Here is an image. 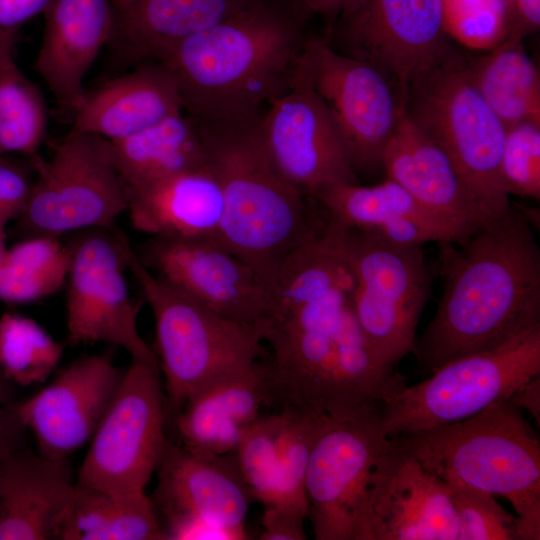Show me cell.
<instances>
[{"label":"cell","instance_id":"cell-18","mask_svg":"<svg viewBox=\"0 0 540 540\" xmlns=\"http://www.w3.org/2000/svg\"><path fill=\"white\" fill-rule=\"evenodd\" d=\"M106 354L78 358L44 388L17 400L14 410L35 438L37 452L55 460L89 443L123 376Z\"/></svg>","mask_w":540,"mask_h":540},{"label":"cell","instance_id":"cell-5","mask_svg":"<svg viewBox=\"0 0 540 540\" xmlns=\"http://www.w3.org/2000/svg\"><path fill=\"white\" fill-rule=\"evenodd\" d=\"M128 271L154 317V352L164 374L168 419L206 387L263 356V331L226 319L171 288L140 261L132 245Z\"/></svg>","mask_w":540,"mask_h":540},{"label":"cell","instance_id":"cell-21","mask_svg":"<svg viewBox=\"0 0 540 540\" xmlns=\"http://www.w3.org/2000/svg\"><path fill=\"white\" fill-rule=\"evenodd\" d=\"M280 400L271 363L260 360L189 399L174 417L180 445L199 454L223 456L236 448L262 408Z\"/></svg>","mask_w":540,"mask_h":540},{"label":"cell","instance_id":"cell-23","mask_svg":"<svg viewBox=\"0 0 540 540\" xmlns=\"http://www.w3.org/2000/svg\"><path fill=\"white\" fill-rule=\"evenodd\" d=\"M75 486L69 460L17 448L2 477L0 540L58 539Z\"/></svg>","mask_w":540,"mask_h":540},{"label":"cell","instance_id":"cell-38","mask_svg":"<svg viewBox=\"0 0 540 540\" xmlns=\"http://www.w3.org/2000/svg\"><path fill=\"white\" fill-rule=\"evenodd\" d=\"M499 175L505 193L540 198V124L524 121L506 127Z\"/></svg>","mask_w":540,"mask_h":540},{"label":"cell","instance_id":"cell-15","mask_svg":"<svg viewBox=\"0 0 540 540\" xmlns=\"http://www.w3.org/2000/svg\"><path fill=\"white\" fill-rule=\"evenodd\" d=\"M140 261L184 296L265 338L274 314L271 287L217 237H150L135 249Z\"/></svg>","mask_w":540,"mask_h":540},{"label":"cell","instance_id":"cell-45","mask_svg":"<svg viewBox=\"0 0 540 540\" xmlns=\"http://www.w3.org/2000/svg\"><path fill=\"white\" fill-rule=\"evenodd\" d=\"M355 0H303V4L311 12L324 16H339Z\"/></svg>","mask_w":540,"mask_h":540},{"label":"cell","instance_id":"cell-12","mask_svg":"<svg viewBox=\"0 0 540 540\" xmlns=\"http://www.w3.org/2000/svg\"><path fill=\"white\" fill-rule=\"evenodd\" d=\"M167 420L159 366L131 360L89 441L77 483L113 491H145L169 441Z\"/></svg>","mask_w":540,"mask_h":540},{"label":"cell","instance_id":"cell-13","mask_svg":"<svg viewBox=\"0 0 540 540\" xmlns=\"http://www.w3.org/2000/svg\"><path fill=\"white\" fill-rule=\"evenodd\" d=\"M339 16L334 49L381 70L404 98L415 79L464 59L444 30L441 0H355Z\"/></svg>","mask_w":540,"mask_h":540},{"label":"cell","instance_id":"cell-4","mask_svg":"<svg viewBox=\"0 0 540 540\" xmlns=\"http://www.w3.org/2000/svg\"><path fill=\"white\" fill-rule=\"evenodd\" d=\"M391 438L445 483L506 498L518 539H540V442L510 398L465 420Z\"/></svg>","mask_w":540,"mask_h":540},{"label":"cell","instance_id":"cell-22","mask_svg":"<svg viewBox=\"0 0 540 540\" xmlns=\"http://www.w3.org/2000/svg\"><path fill=\"white\" fill-rule=\"evenodd\" d=\"M381 166L431 211L472 230L492 217L476 199L446 152L407 116L405 110L387 142Z\"/></svg>","mask_w":540,"mask_h":540},{"label":"cell","instance_id":"cell-3","mask_svg":"<svg viewBox=\"0 0 540 540\" xmlns=\"http://www.w3.org/2000/svg\"><path fill=\"white\" fill-rule=\"evenodd\" d=\"M258 118L199 123L207 165L224 199L218 239L272 287L285 257L321 234L328 218L277 169Z\"/></svg>","mask_w":540,"mask_h":540},{"label":"cell","instance_id":"cell-35","mask_svg":"<svg viewBox=\"0 0 540 540\" xmlns=\"http://www.w3.org/2000/svg\"><path fill=\"white\" fill-rule=\"evenodd\" d=\"M281 413L260 416L243 432L232 452L253 500L263 506L274 496Z\"/></svg>","mask_w":540,"mask_h":540},{"label":"cell","instance_id":"cell-29","mask_svg":"<svg viewBox=\"0 0 540 540\" xmlns=\"http://www.w3.org/2000/svg\"><path fill=\"white\" fill-rule=\"evenodd\" d=\"M251 0H138L116 27L134 51L156 59L180 40L219 23Z\"/></svg>","mask_w":540,"mask_h":540},{"label":"cell","instance_id":"cell-48","mask_svg":"<svg viewBox=\"0 0 540 540\" xmlns=\"http://www.w3.org/2000/svg\"><path fill=\"white\" fill-rule=\"evenodd\" d=\"M6 234L0 232V265L4 259L7 247L5 245Z\"/></svg>","mask_w":540,"mask_h":540},{"label":"cell","instance_id":"cell-19","mask_svg":"<svg viewBox=\"0 0 540 540\" xmlns=\"http://www.w3.org/2000/svg\"><path fill=\"white\" fill-rule=\"evenodd\" d=\"M367 540H457L447 484L393 438L380 454L369 486Z\"/></svg>","mask_w":540,"mask_h":540},{"label":"cell","instance_id":"cell-20","mask_svg":"<svg viewBox=\"0 0 540 540\" xmlns=\"http://www.w3.org/2000/svg\"><path fill=\"white\" fill-rule=\"evenodd\" d=\"M35 70L63 108L82 103L84 78L117 24L109 0H52L44 12Z\"/></svg>","mask_w":540,"mask_h":540},{"label":"cell","instance_id":"cell-16","mask_svg":"<svg viewBox=\"0 0 540 540\" xmlns=\"http://www.w3.org/2000/svg\"><path fill=\"white\" fill-rule=\"evenodd\" d=\"M258 126L277 169L304 194L358 183L345 141L313 87L302 53L288 87L269 102Z\"/></svg>","mask_w":540,"mask_h":540},{"label":"cell","instance_id":"cell-25","mask_svg":"<svg viewBox=\"0 0 540 540\" xmlns=\"http://www.w3.org/2000/svg\"><path fill=\"white\" fill-rule=\"evenodd\" d=\"M125 191L126 213L138 231L158 238H218L224 199L208 165Z\"/></svg>","mask_w":540,"mask_h":540},{"label":"cell","instance_id":"cell-32","mask_svg":"<svg viewBox=\"0 0 540 540\" xmlns=\"http://www.w3.org/2000/svg\"><path fill=\"white\" fill-rule=\"evenodd\" d=\"M68 268V248L58 238H22L0 265V300L24 304L50 296L66 282Z\"/></svg>","mask_w":540,"mask_h":540},{"label":"cell","instance_id":"cell-2","mask_svg":"<svg viewBox=\"0 0 540 540\" xmlns=\"http://www.w3.org/2000/svg\"><path fill=\"white\" fill-rule=\"evenodd\" d=\"M305 40L297 24L262 0L163 51L183 111L204 123L258 118L289 85Z\"/></svg>","mask_w":540,"mask_h":540},{"label":"cell","instance_id":"cell-40","mask_svg":"<svg viewBox=\"0 0 540 540\" xmlns=\"http://www.w3.org/2000/svg\"><path fill=\"white\" fill-rule=\"evenodd\" d=\"M307 516L299 511L278 507L264 506L262 516V540H305L304 520Z\"/></svg>","mask_w":540,"mask_h":540},{"label":"cell","instance_id":"cell-10","mask_svg":"<svg viewBox=\"0 0 540 540\" xmlns=\"http://www.w3.org/2000/svg\"><path fill=\"white\" fill-rule=\"evenodd\" d=\"M388 440L380 408L325 415L305 479L307 517L317 540H367L371 476Z\"/></svg>","mask_w":540,"mask_h":540},{"label":"cell","instance_id":"cell-39","mask_svg":"<svg viewBox=\"0 0 540 540\" xmlns=\"http://www.w3.org/2000/svg\"><path fill=\"white\" fill-rule=\"evenodd\" d=\"M0 154V232L16 221L23 212L34 182V169L27 164L5 158Z\"/></svg>","mask_w":540,"mask_h":540},{"label":"cell","instance_id":"cell-47","mask_svg":"<svg viewBox=\"0 0 540 540\" xmlns=\"http://www.w3.org/2000/svg\"><path fill=\"white\" fill-rule=\"evenodd\" d=\"M109 1L115 10L117 21L126 17L132 11L136 3L138 2V0H109Z\"/></svg>","mask_w":540,"mask_h":540},{"label":"cell","instance_id":"cell-11","mask_svg":"<svg viewBox=\"0 0 540 540\" xmlns=\"http://www.w3.org/2000/svg\"><path fill=\"white\" fill-rule=\"evenodd\" d=\"M74 234L66 244L68 342L74 346L105 342L124 349L131 360L159 366L139 333L138 308L128 290V237L116 226Z\"/></svg>","mask_w":540,"mask_h":540},{"label":"cell","instance_id":"cell-46","mask_svg":"<svg viewBox=\"0 0 540 540\" xmlns=\"http://www.w3.org/2000/svg\"><path fill=\"white\" fill-rule=\"evenodd\" d=\"M16 401V386L0 375V405H11Z\"/></svg>","mask_w":540,"mask_h":540},{"label":"cell","instance_id":"cell-37","mask_svg":"<svg viewBox=\"0 0 540 540\" xmlns=\"http://www.w3.org/2000/svg\"><path fill=\"white\" fill-rule=\"evenodd\" d=\"M458 522L457 540H517V516L487 491L447 482Z\"/></svg>","mask_w":540,"mask_h":540},{"label":"cell","instance_id":"cell-31","mask_svg":"<svg viewBox=\"0 0 540 540\" xmlns=\"http://www.w3.org/2000/svg\"><path fill=\"white\" fill-rule=\"evenodd\" d=\"M16 31H0V154L32 158L47 132V108L38 87L17 65Z\"/></svg>","mask_w":540,"mask_h":540},{"label":"cell","instance_id":"cell-44","mask_svg":"<svg viewBox=\"0 0 540 540\" xmlns=\"http://www.w3.org/2000/svg\"><path fill=\"white\" fill-rule=\"evenodd\" d=\"M540 377L537 376L520 387L510 399L522 410L526 409L539 423Z\"/></svg>","mask_w":540,"mask_h":540},{"label":"cell","instance_id":"cell-43","mask_svg":"<svg viewBox=\"0 0 540 540\" xmlns=\"http://www.w3.org/2000/svg\"><path fill=\"white\" fill-rule=\"evenodd\" d=\"M510 15L512 36L524 38L540 27V0H504Z\"/></svg>","mask_w":540,"mask_h":540},{"label":"cell","instance_id":"cell-42","mask_svg":"<svg viewBox=\"0 0 540 540\" xmlns=\"http://www.w3.org/2000/svg\"><path fill=\"white\" fill-rule=\"evenodd\" d=\"M52 0H0V31H16L44 14Z\"/></svg>","mask_w":540,"mask_h":540},{"label":"cell","instance_id":"cell-30","mask_svg":"<svg viewBox=\"0 0 540 540\" xmlns=\"http://www.w3.org/2000/svg\"><path fill=\"white\" fill-rule=\"evenodd\" d=\"M311 197L324 210L328 220L369 233L410 218L452 221L423 206L390 178L373 186L333 184L317 190Z\"/></svg>","mask_w":540,"mask_h":540},{"label":"cell","instance_id":"cell-27","mask_svg":"<svg viewBox=\"0 0 540 540\" xmlns=\"http://www.w3.org/2000/svg\"><path fill=\"white\" fill-rule=\"evenodd\" d=\"M58 539L161 540L166 537L145 491H113L76 481Z\"/></svg>","mask_w":540,"mask_h":540},{"label":"cell","instance_id":"cell-17","mask_svg":"<svg viewBox=\"0 0 540 540\" xmlns=\"http://www.w3.org/2000/svg\"><path fill=\"white\" fill-rule=\"evenodd\" d=\"M302 58L354 170L381 166L384 148L404 112L405 100L394 91L396 85L372 64L335 50L323 38H307Z\"/></svg>","mask_w":540,"mask_h":540},{"label":"cell","instance_id":"cell-1","mask_svg":"<svg viewBox=\"0 0 540 540\" xmlns=\"http://www.w3.org/2000/svg\"><path fill=\"white\" fill-rule=\"evenodd\" d=\"M444 281L434 318L415 344L434 371L540 325V249L518 206L460 242L439 243Z\"/></svg>","mask_w":540,"mask_h":540},{"label":"cell","instance_id":"cell-26","mask_svg":"<svg viewBox=\"0 0 540 540\" xmlns=\"http://www.w3.org/2000/svg\"><path fill=\"white\" fill-rule=\"evenodd\" d=\"M110 148L125 190L207 165L201 125L184 111L110 141Z\"/></svg>","mask_w":540,"mask_h":540},{"label":"cell","instance_id":"cell-28","mask_svg":"<svg viewBox=\"0 0 540 540\" xmlns=\"http://www.w3.org/2000/svg\"><path fill=\"white\" fill-rule=\"evenodd\" d=\"M464 71L506 127L524 121L540 124V74L523 38L510 35L485 54L465 59Z\"/></svg>","mask_w":540,"mask_h":540},{"label":"cell","instance_id":"cell-6","mask_svg":"<svg viewBox=\"0 0 540 540\" xmlns=\"http://www.w3.org/2000/svg\"><path fill=\"white\" fill-rule=\"evenodd\" d=\"M432 373L416 385H405L381 404V425L387 437L465 420L509 399L540 375V325L494 349L449 361Z\"/></svg>","mask_w":540,"mask_h":540},{"label":"cell","instance_id":"cell-34","mask_svg":"<svg viewBox=\"0 0 540 540\" xmlns=\"http://www.w3.org/2000/svg\"><path fill=\"white\" fill-rule=\"evenodd\" d=\"M62 354L63 346L32 318L0 316V375L13 385L45 382Z\"/></svg>","mask_w":540,"mask_h":540},{"label":"cell","instance_id":"cell-24","mask_svg":"<svg viewBox=\"0 0 540 540\" xmlns=\"http://www.w3.org/2000/svg\"><path fill=\"white\" fill-rule=\"evenodd\" d=\"M180 111L183 107L175 80L167 68L156 61L86 93L73 113L70 131L115 141L139 133Z\"/></svg>","mask_w":540,"mask_h":540},{"label":"cell","instance_id":"cell-7","mask_svg":"<svg viewBox=\"0 0 540 540\" xmlns=\"http://www.w3.org/2000/svg\"><path fill=\"white\" fill-rule=\"evenodd\" d=\"M465 59L412 81L404 110L446 152L482 207L499 217L510 205L499 175L506 126L467 78Z\"/></svg>","mask_w":540,"mask_h":540},{"label":"cell","instance_id":"cell-33","mask_svg":"<svg viewBox=\"0 0 540 540\" xmlns=\"http://www.w3.org/2000/svg\"><path fill=\"white\" fill-rule=\"evenodd\" d=\"M280 413L275 490L268 506L290 508L307 516L306 473L326 414L289 404H284Z\"/></svg>","mask_w":540,"mask_h":540},{"label":"cell","instance_id":"cell-49","mask_svg":"<svg viewBox=\"0 0 540 540\" xmlns=\"http://www.w3.org/2000/svg\"><path fill=\"white\" fill-rule=\"evenodd\" d=\"M301 1H302V3H303V0H301Z\"/></svg>","mask_w":540,"mask_h":540},{"label":"cell","instance_id":"cell-9","mask_svg":"<svg viewBox=\"0 0 540 540\" xmlns=\"http://www.w3.org/2000/svg\"><path fill=\"white\" fill-rule=\"evenodd\" d=\"M29 160L34 182L15 221L22 238L111 228L127 212V194L109 140L70 131L49 159L37 154Z\"/></svg>","mask_w":540,"mask_h":540},{"label":"cell","instance_id":"cell-41","mask_svg":"<svg viewBox=\"0 0 540 540\" xmlns=\"http://www.w3.org/2000/svg\"><path fill=\"white\" fill-rule=\"evenodd\" d=\"M13 404L0 405V491L6 462L17 448L24 445L27 433Z\"/></svg>","mask_w":540,"mask_h":540},{"label":"cell","instance_id":"cell-14","mask_svg":"<svg viewBox=\"0 0 540 540\" xmlns=\"http://www.w3.org/2000/svg\"><path fill=\"white\" fill-rule=\"evenodd\" d=\"M150 497L166 539H247L253 500L229 454L204 455L168 441Z\"/></svg>","mask_w":540,"mask_h":540},{"label":"cell","instance_id":"cell-36","mask_svg":"<svg viewBox=\"0 0 540 540\" xmlns=\"http://www.w3.org/2000/svg\"><path fill=\"white\" fill-rule=\"evenodd\" d=\"M441 2L446 34L468 49L486 52L510 36V15L504 0Z\"/></svg>","mask_w":540,"mask_h":540},{"label":"cell","instance_id":"cell-8","mask_svg":"<svg viewBox=\"0 0 540 540\" xmlns=\"http://www.w3.org/2000/svg\"><path fill=\"white\" fill-rule=\"evenodd\" d=\"M332 223L353 278L351 303L358 325L375 356L394 366L414 352L429 296L423 245L396 244Z\"/></svg>","mask_w":540,"mask_h":540}]
</instances>
